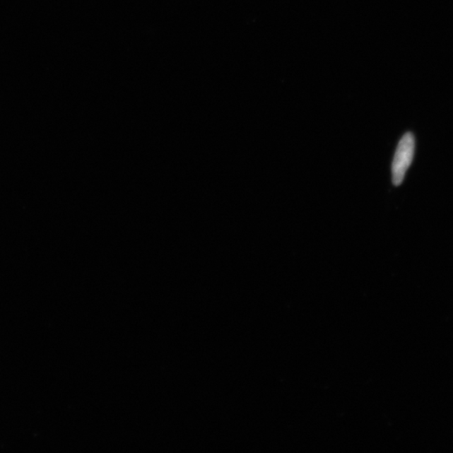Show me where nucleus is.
<instances>
[{
	"instance_id": "nucleus-1",
	"label": "nucleus",
	"mask_w": 453,
	"mask_h": 453,
	"mask_svg": "<svg viewBox=\"0 0 453 453\" xmlns=\"http://www.w3.org/2000/svg\"><path fill=\"white\" fill-rule=\"evenodd\" d=\"M415 154V137L408 132L401 138L392 163V182L394 186H400L405 178L407 170L411 167Z\"/></svg>"
}]
</instances>
